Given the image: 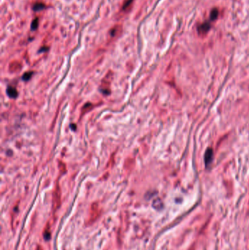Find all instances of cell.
Here are the masks:
<instances>
[{
  "label": "cell",
  "mask_w": 249,
  "mask_h": 250,
  "mask_svg": "<svg viewBox=\"0 0 249 250\" xmlns=\"http://www.w3.org/2000/svg\"><path fill=\"white\" fill-rule=\"evenodd\" d=\"M213 159V151L211 149H207L205 154V163L207 167H208L212 163Z\"/></svg>",
  "instance_id": "7a4b0ae2"
},
{
  "label": "cell",
  "mask_w": 249,
  "mask_h": 250,
  "mask_svg": "<svg viewBox=\"0 0 249 250\" xmlns=\"http://www.w3.org/2000/svg\"><path fill=\"white\" fill-rule=\"evenodd\" d=\"M38 27V18H35L33 21H32V25H31V28L32 30H36Z\"/></svg>",
  "instance_id": "52a82bcc"
},
{
  "label": "cell",
  "mask_w": 249,
  "mask_h": 250,
  "mask_svg": "<svg viewBox=\"0 0 249 250\" xmlns=\"http://www.w3.org/2000/svg\"><path fill=\"white\" fill-rule=\"evenodd\" d=\"M7 93H8V96L12 98H15L18 96V92H17L16 89L13 87H8L7 89Z\"/></svg>",
  "instance_id": "3957f363"
},
{
  "label": "cell",
  "mask_w": 249,
  "mask_h": 250,
  "mask_svg": "<svg viewBox=\"0 0 249 250\" xmlns=\"http://www.w3.org/2000/svg\"><path fill=\"white\" fill-rule=\"evenodd\" d=\"M132 0H128V1L127 2H126L125 4H124V7H123V9H124V10L127 9V8H128V7L130 6L131 3H132Z\"/></svg>",
  "instance_id": "ba28073f"
},
{
  "label": "cell",
  "mask_w": 249,
  "mask_h": 250,
  "mask_svg": "<svg viewBox=\"0 0 249 250\" xmlns=\"http://www.w3.org/2000/svg\"><path fill=\"white\" fill-rule=\"evenodd\" d=\"M219 15V11L217 8H214L211 10L210 14V18L211 21H215L218 18Z\"/></svg>",
  "instance_id": "277c9868"
},
{
  "label": "cell",
  "mask_w": 249,
  "mask_h": 250,
  "mask_svg": "<svg viewBox=\"0 0 249 250\" xmlns=\"http://www.w3.org/2000/svg\"><path fill=\"white\" fill-rule=\"evenodd\" d=\"M45 8V5L43 3H37L34 5L33 9L34 11H40Z\"/></svg>",
  "instance_id": "5b68a950"
},
{
  "label": "cell",
  "mask_w": 249,
  "mask_h": 250,
  "mask_svg": "<svg viewBox=\"0 0 249 250\" xmlns=\"http://www.w3.org/2000/svg\"><path fill=\"white\" fill-rule=\"evenodd\" d=\"M211 24L210 21H205L204 23L200 24L197 27V32L200 34H205L210 31Z\"/></svg>",
  "instance_id": "6da1fadb"
},
{
  "label": "cell",
  "mask_w": 249,
  "mask_h": 250,
  "mask_svg": "<svg viewBox=\"0 0 249 250\" xmlns=\"http://www.w3.org/2000/svg\"><path fill=\"white\" fill-rule=\"evenodd\" d=\"M33 75V72H26L25 74L23 75V80L24 81H28L30 79V78L32 77V75Z\"/></svg>",
  "instance_id": "8992f818"
}]
</instances>
